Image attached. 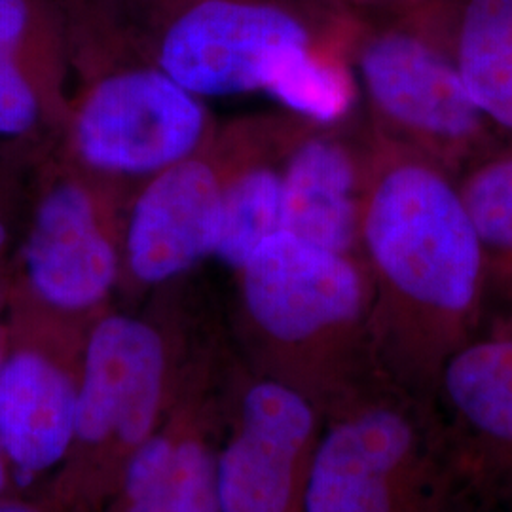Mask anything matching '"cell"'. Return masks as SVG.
<instances>
[{"label": "cell", "instance_id": "cell-20", "mask_svg": "<svg viewBox=\"0 0 512 512\" xmlns=\"http://www.w3.org/2000/svg\"><path fill=\"white\" fill-rule=\"evenodd\" d=\"M37 165L0 156V262H8L25 219Z\"/></svg>", "mask_w": 512, "mask_h": 512}, {"label": "cell", "instance_id": "cell-13", "mask_svg": "<svg viewBox=\"0 0 512 512\" xmlns=\"http://www.w3.org/2000/svg\"><path fill=\"white\" fill-rule=\"evenodd\" d=\"M76 435V389L54 359L21 346L0 359V452L33 478L65 456Z\"/></svg>", "mask_w": 512, "mask_h": 512}, {"label": "cell", "instance_id": "cell-22", "mask_svg": "<svg viewBox=\"0 0 512 512\" xmlns=\"http://www.w3.org/2000/svg\"><path fill=\"white\" fill-rule=\"evenodd\" d=\"M122 2H128V4H135V6H150V4H167V2H181V0H122ZM323 2H329V4H336V6L348 8V6H346V4L342 2V0H323Z\"/></svg>", "mask_w": 512, "mask_h": 512}, {"label": "cell", "instance_id": "cell-24", "mask_svg": "<svg viewBox=\"0 0 512 512\" xmlns=\"http://www.w3.org/2000/svg\"><path fill=\"white\" fill-rule=\"evenodd\" d=\"M0 512H37L23 505H0Z\"/></svg>", "mask_w": 512, "mask_h": 512}, {"label": "cell", "instance_id": "cell-21", "mask_svg": "<svg viewBox=\"0 0 512 512\" xmlns=\"http://www.w3.org/2000/svg\"><path fill=\"white\" fill-rule=\"evenodd\" d=\"M355 14H395L431 0H342Z\"/></svg>", "mask_w": 512, "mask_h": 512}, {"label": "cell", "instance_id": "cell-15", "mask_svg": "<svg viewBox=\"0 0 512 512\" xmlns=\"http://www.w3.org/2000/svg\"><path fill=\"white\" fill-rule=\"evenodd\" d=\"M450 54L469 99L512 143V0H452Z\"/></svg>", "mask_w": 512, "mask_h": 512}, {"label": "cell", "instance_id": "cell-18", "mask_svg": "<svg viewBox=\"0 0 512 512\" xmlns=\"http://www.w3.org/2000/svg\"><path fill=\"white\" fill-rule=\"evenodd\" d=\"M59 133L37 84L0 50V156L38 165L54 152Z\"/></svg>", "mask_w": 512, "mask_h": 512}, {"label": "cell", "instance_id": "cell-26", "mask_svg": "<svg viewBox=\"0 0 512 512\" xmlns=\"http://www.w3.org/2000/svg\"><path fill=\"white\" fill-rule=\"evenodd\" d=\"M0 359H2V349H0Z\"/></svg>", "mask_w": 512, "mask_h": 512}, {"label": "cell", "instance_id": "cell-16", "mask_svg": "<svg viewBox=\"0 0 512 512\" xmlns=\"http://www.w3.org/2000/svg\"><path fill=\"white\" fill-rule=\"evenodd\" d=\"M458 184L486 264V329L512 327V143L469 165Z\"/></svg>", "mask_w": 512, "mask_h": 512}, {"label": "cell", "instance_id": "cell-19", "mask_svg": "<svg viewBox=\"0 0 512 512\" xmlns=\"http://www.w3.org/2000/svg\"><path fill=\"white\" fill-rule=\"evenodd\" d=\"M126 512H220L217 467L198 442L175 444L164 469L126 490Z\"/></svg>", "mask_w": 512, "mask_h": 512}, {"label": "cell", "instance_id": "cell-2", "mask_svg": "<svg viewBox=\"0 0 512 512\" xmlns=\"http://www.w3.org/2000/svg\"><path fill=\"white\" fill-rule=\"evenodd\" d=\"M122 6L150 59L203 101L266 93L283 112L321 126L361 107L348 8L323 0Z\"/></svg>", "mask_w": 512, "mask_h": 512}, {"label": "cell", "instance_id": "cell-6", "mask_svg": "<svg viewBox=\"0 0 512 512\" xmlns=\"http://www.w3.org/2000/svg\"><path fill=\"white\" fill-rule=\"evenodd\" d=\"M238 275L251 325L300 376L355 391L384 376L374 355L372 287L361 256L277 232Z\"/></svg>", "mask_w": 512, "mask_h": 512}, {"label": "cell", "instance_id": "cell-7", "mask_svg": "<svg viewBox=\"0 0 512 512\" xmlns=\"http://www.w3.org/2000/svg\"><path fill=\"white\" fill-rule=\"evenodd\" d=\"M126 198L57 152L35 169L10 264L33 302L55 313L99 308L122 277Z\"/></svg>", "mask_w": 512, "mask_h": 512}, {"label": "cell", "instance_id": "cell-25", "mask_svg": "<svg viewBox=\"0 0 512 512\" xmlns=\"http://www.w3.org/2000/svg\"><path fill=\"white\" fill-rule=\"evenodd\" d=\"M0 308H2V279H0Z\"/></svg>", "mask_w": 512, "mask_h": 512}, {"label": "cell", "instance_id": "cell-4", "mask_svg": "<svg viewBox=\"0 0 512 512\" xmlns=\"http://www.w3.org/2000/svg\"><path fill=\"white\" fill-rule=\"evenodd\" d=\"M439 403L385 376L317 440L302 512H488Z\"/></svg>", "mask_w": 512, "mask_h": 512}, {"label": "cell", "instance_id": "cell-14", "mask_svg": "<svg viewBox=\"0 0 512 512\" xmlns=\"http://www.w3.org/2000/svg\"><path fill=\"white\" fill-rule=\"evenodd\" d=\"M304 122L283 110L253 116L220 203L213 258L226 268L239 272L266 239L281 232V169Z\"/></svg>", "mask_w": 512, "mask_h": 512}, {"label": "cell", "instance_id": "cell-5", "mask_svg": "<svg viewBox=\"0 0 512 512\" xmlns=\"http://www.w3.org/2000/svg\"><path fill=\"white\" fill-rule=\"evenodd\" d=\"M450 16L452 0L355 14L349 57L372 131L458 177L509 141L461 86L450 54Z\"/></svg>", "mask_w": 512, "mask_h": 512}, {"label": "cell", "instance_id": "cell-23", "mask_svg": "<svg viewBox=\"0 0 512 512\" xmlns=\"http://www.w3.org/2000/svg\"><path fill=\"white\" fill-rule=\"evenodd\" d=\"M6 482H8V473H6V463H4V456H2V452H0V492L4 490Z\"/></svg>", "mask_w": 512, "mask_h": 512}, {"label": "cell", "instance_id": "cell-3", "mask_svg": "<svg viewBox=\"0 0 512 512\" xmlns=\"http://www.w3.org/2000/svg\"><path fill=\"white\" fill-rule=\"evenodd\" d=\"M73 90L55 152L126 200L169 165L207 147L219 124L145 52L120 0H61Z\"/></svg>", "mask_w": 512, "mask_h": 512}, {"label": "cell", "instance_id": "cell-17", "mask_svg": "<svg viewBox=\"0 0 512 512\" xmlns=\"http://www.w3.org/2000/svg\"><path fill=\"white\" fill-rule=\"evenodd\" d=\"M0 50L31 76L63 128L73 90V52L63 2L0 0Z\"/></svg>", "mask_w": 512, "mask_h": 512}, {"label": "cell", "instance_id": "cell-1", "mask_svg": "<svg viewBox=\"0 0 512 512\" xmlns=\"http://www.w3.org/2000/svg\"><path fill=\"white\" fill-rule=\"evenodd\" d=\"M361 258L378 368L437 401L442 366L488 323L486 264L458 177L376 135Z\"/></svg>", "mask_w": 512, "mask_h": 512}, {"label": "cell", "instance_id": "cell-8", "mask_svg": "<svg viewBox=\"0 0 512 512\" xmlns=\"http://www.w3.org/2000/svg\"><path fill=\"white\" fill-rule=\"evenodd\" d=\"M251 120L219 126L207 147L169 165L129 196L122 275L147 287L164 285L213 258L222 194L249 139Z\"/></svg>", "mask_w": 512, "mask_h": 512}, {"label": "cell", "instance_id": "cell-12", "mask_svg": "<svg viewBox=\"0 0 512 512\" xmlns=\"http://www.w3.org/2000/svg\"><path fill=\"white\" fill-rule=\"evenodd\" d=\"M164 336L133 315H107L93 325L76 389V437L88 442L116 433L128 444L150 437L165 376Z\"/></svg>", "mask_w": 512, "mask_h": 512}, {"label": "cell", "instance_id": "cell-11", "mask_svg": "<svg viewBox=\"0 0 512 512\" xmlns=\"http://www.w3.org/2000/svg\"><path fill=\"white\" fill-rule=\"evenodd\" d=\"M435 397L482 494L512 511V327L461 346L442 366Z\"/></svg>", "mask_w": 512, "mask_h": 512}, {"label": "cell", "instance_id": "cell-9", "mask_svg": "<svg viewBox=\"0 0 512 512\" xmlns=\"http://www.w3.org/2000/svg\"><path fill=\"white\" fill-rule=\"evenodd\" d=\"M376 158L363 110L321 126L304 122L281 169V232L361 256V224Z\"/></svg>", "mask_w": 512, "mask_h": 512}, {"label": "cell", "instance_id": "cell-10", "mask_svg": "<svg viewBox=\"0 0 512 512\" xmlns=\"http://www.w3.org/2000/svg\"><path fill=\"white\" fill-rule=\"evenodd\" d=\"M317 440L308 395L277 378L249 387L241 431L217 467L220 512H302Z\"/></svg>", "mask_w": 512, "mask_h": 512}]
</instances>
